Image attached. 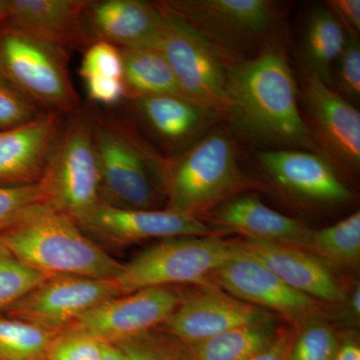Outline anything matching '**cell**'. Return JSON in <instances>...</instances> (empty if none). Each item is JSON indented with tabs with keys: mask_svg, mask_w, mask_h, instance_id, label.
I'll return each mask as SVG.
<instances>
[{
	"mask_svg": "<svg viewBox=\"0 0 360 360\" xmlns=\"http://www.w3.org/2000/svg\"><path fill=\"white\" fill-rule=\"evenodd\" d=\"M229 96L227 116L248 136L321 155L300 115L292 71L276 44L265 45L253 58L229 63Z\"/></svg>",
	"mask_w": 360,
	"mask_h": 360,
	"instance_id": "1",
	"label": "cell"
},
{
	"mask_svg": "<svg viewBox=\"0 0 360 360\" xmlns=\"http://www.w3.org/2000/svg\"><path fill=\"white\" fill-rule=\"evenodd\" d=\"M0 243L22 264L47 276L115 279L123 267L73 220L45 203L33 206L0 234Z\"/></svg>",
	"mask_w": 360,
	"mask_h": 360,
	"instance_id": "2",
	"label": "cell"
},
{
	"mask_svg": "<svg viewBox=\"0 0 360 360\" xmlns=\"http://www.w3.org/2000/svg\"><path fill=\"white\" fill-rule=\"evenodd\" d=\"M253 186L238 162L227 132L215 130L174 160H165V210L200 219L217 205Z\"/></svg>",
	"mask_w": 360,
	"mask_h": 360,
	"instance_id": "3",
	"label": "cell"
},
{
	"mask_svg": "<svg viewBox=\"0 0 360 360\" xmlns=\"http://www.w3.org/2000/svg\"><path fill=\"white\" fill-rule=\"evenodd\" d=\"M89 115L101 169V205L156 210L158 188L163 191L167 160L148 149L130 125L116 116Z\"/></svg>",
	"mask_w": 360,
	"mask_h": 360,
	"instance_id": "4",
	"label": "cell"
},
{
	"mask_svg": "<svg viewBox=\"0 0 360 360\" xmlns=\"http://www.w3.org/2000/svg\"><path fill=\"white\" fill-rule=\"evenodd\" d=\"M66 116L39 184L45 205L82 229L101 205V169L89 111L78 108Z\"/></svg>",
	"mask_w": 360,
	"mask_h": 360,
	"instance_id": "5",
	"label": "cell"
},
{
	"mask_svg": "<svg viewBox=\"0 0 360 360\" xmlns=\"http://www.w3.org/2000/svg\"><path fill=\"white\" fill-rule=\"evenodd\" d=\"M66 52L60 45L0 23V73L40 110L63 115L79 108Z\"/></svg>",
	"mask_w": 360,
	"mask_h": 360,
	"instance_id": "6",
	"label": "cell"
},
{
	"mask_svg": "<svg viewBox=\"0 0 360 360\" xmlns=\"http://www.w3.org/2000/svg\"><path fill=\"white\" fill-rule=\"evenodd\" d=\"M236 250V240L220 236L161 239L123 264L115 281L122 295L148 288L206 284Z\"/></svg>",
	"mask_w": 360,
	"mask_h": 360,
	"instance_id": "7",
	"label": "cell"
},
{
	"mask_svg": "<svg viewBox=\"0 0 360 360\" xmlns=\"http://www.w3.org/2000/svg\"><path fill=\"white\" fill-rule=\"evenodd\" d=\"M165 23L155 49L174 70L184 97L215 115H229V61L179 14L160 2Z\"/></svg>",
	"mask_w": 360,
	"mask_h": 360,
	"instance_id": "8",
	"label": "cell"
},
{
	"mask_svg": "<svg viewBox=\"0 0 360 360\" xmlns=\"http://www.w3.org/2000/svg\"><path fill=\"white\" fill-rule=\"evenodd\" d=\"M229 61L241 51L269 41L276 28V2L269 0H174L163 1Z\"/></svg>",
	"mask_w": 360,
	"mask_h": 360,
	"instance_id": "9",
	"label": "cell"
},
{
	"mask_svg": "<svg viewBox=\"0 0 360 360\" xmlns=\"http://www.w3.org/2000/svg\"><path fill=\"white\" fill-rule=\"evenodd\" d=\"M236 255L215 269L206 284L246 303L276 311L295 326L319 319L323 311L321 302L293 290L255 257L240 250L236 241Z\"/></svg>",
	"mask_w": 360,
	"mask_h": 360,
	"instance_id": "10",
	"label": "cell"
},
{
	"mask_svg": "<svg viewBox=\"0 0 360 360\" xmlns=\"http://www.w3.org/2000/svg\"><path fill=\"white\" fill-rule=\"evenodd\" d=\"M120 295L115 279L58 274L47 276L4 315L56 333L92 307Z\"/></svg>",
	"mask_w": 360,
	"mask_h": 360,
	"instance_id": "11",
	"label": "cell"
},
{
	"mask_svg": "<svg viewBox=\"0 0 360 360\" xmlns=\"http://www.w3.org/2000/svg\"><path fill=\"white\" fill-rule=\"evenodd\" d=\"M303 94L307 127L319 153L340 172L355 175L360 167V113L319 75L307 72Z\"/></svg>",
	"mask_w": 360,
	"mask_h": 360,
	"instance_id": "12",
	"label": "cell"
},
{
	"mask_svg": "<svg viewBox=\"0 0 360 360\" xmlns=\"http://www.w3.org/2000/svg\"><path fill=\"white\" fill-rule=\"evenodd\" d=\"M181 290L160 286L116 296L92 307L68 328L113 345L162 326L179 305Z\"/></svg>",
	"mask_w": 360,
	"mask_h": 360,
	"instance_id": "13",
	"label": "cell"
},
{
	"mask_svg": "<svg viewBox=\"0 0 360 360\" xmlns=\"http://www.w3.org/2000/svg\"><path fill=\"white\" fill-rule=\"evenodd\" d=\"M257 160L270 182L298 202L331 207L354 196L335 167L312 151L274 149L258 153Z\"/></svg>",
	"mask_w": 360,
	"mask_h": 360,
	"instance_id": "14",
	"label": "cell"
},
{
	"mask_svg": "<svg viewBox=\"0 0 360 360\" xmlns=\"http://www.w3.org/2000/svg\"><path fill=\"white\" fill-rule=\"evenodd\" d=\"M271 316L266 310L239 300L217 286L200 284L181 290L179 305L161 328L191 347L229 329Z\"/></svg>",
	"mask_w": 360,
	"mask_h": 360,
	"instance_id": "15",
	"label": "cell"
},
{
	"mask_svg": "<svg viewBox=\"0 0 360 360\" xmlns=\"http://www.w3.org/2000/svg\"><path fill=\"white\" fill-rule=\"evenodd\" d=\"M165 23L160 2L142 0H86L79 27L78 47L97 41L120 49L155 47Z\"/></svg>",
	"mask_w": 360,
	"mask_h": 360,
	"instance_id": "16",
	"label": "cell"
},
{
	"mask_svg": "<svg viewBox=\"0 0 360 360\" xmlns=\"http://www.w3.org/2000/svg\"><path fill=\"white\" fill-rule=\"evenodd\" d=\"M112 245H127L148 239L179 236H224L198 217L179 214L167 210H123L99 205L82 226Z\"/></svg>",
	"mask_w": 360,
	"mask_h": 360,
	"instance_id": "17",
	"label": "cell"
},
{
	"mask_svg": "<svg viewBox=\"0 0 360 360\" xmlns=\"http://www.w3.org/2000/svg\"><path fill=\"white\" fill-rule=\"evenodd\" d=\"M65 117L45 111L32 122L0 130V186L40 181Z\"/></svg>",
	"mask_w": 360,
	"mask_h": 360,
	"instance_id": "18",
	"label": "cell"
},
{
	"mask_svg": "<svg viewBox=\"0 0 360 360\" xmlns=\"http://www.w3.org/2000/svg\"><path fill=\"white\" fill-rule=\"evenodd\" d=\"M222 234L238 233L245 239L304 248L311 229L265 205L252 194H238L200 217Z\"/></svg>",
	"mask_w": 360,
	"mask_h": 360,
	"instance_id": "19",
	"label": "cell"
},
{
	"mask_svg": "<svg viewBox=\"0 0 360 360\" xmlns=\"http://www.w3.org/2000/svg\"><path fill=\"white\" fill-rule=\"evenodd\" d=\"M238 248L293 290L321 303L340 304L347 295L330 265L309 251L276 243L236 239Z\"/></svg>",
	"mask_w": 360,
	"mask_h": 360,
	"instance_id": "20",
	"label": "cell"
},
{
	"mask_svg": "<svg viewBox=\"0 0 360 360\" xmlns=\"http://www.w3.org/2000/svg\"><path fill=\"white\" fill-rule=\"evenodd\" d=\"M86 0H6L2 23L60 45L77 49Z\"/></svg>",
	"mask_w": 360,
	"mask_h": 360,
	"instance_id": "21",
	"label": "cell"
},
{
	"mask_svg": "<svg viewBox=\"0 0 360 360\" xmlns=\"http://www.w3.org/2000/svg\"><path fill=\"white\" fill-rule=\"evenodd\" d=\"M129 101L151 131L170 148L193 141L215 115L180 96H143Z\"/></svg>",
	"mask_w": 360,
	"mask_h": 360,
	"instance_id": "22",
	"label": "cell"
},
{
	"mask_svg": "<svg viewBox=\"0 0 360 360\" xmlns=\"http://www.w3.org/2000/svg\"><path fill=\"white\" fill-rule=\"evenodd\" d=\"M120 52L127 99L158 96L184 97L174 70L158 49L141 47L120 49Z\"/></svg>",
	"mask_w": 360,
	"mask_h": 360,
	"instance_id": "23",
	"label": "cell"
},
{
	"mask_svg": "<svg viewBox=\"0 0 360 360\" xmlns=\"http://www.w3.org/2000/svg\"><path fill=\"white\" fill-rule=\"evenodd\" d=\"M278 331L271 316L187 347L195 360H250L274 342Z\"/></svg>",
	"mask_w": 360,
	"mask_h": 360,
	"instance_id": "24",
	"label": "cell"
},
{
	"mask_svg": "<svg viewBox=\"0 0 360 360\" xmlns=\"http://www.w3.org/2000/svg\"><path fill=\"white\" fill-rule=\"evenodd\" d=\"M347 35L326 7H315L309 13L302 44L307 72H314L331 85L333 68L345 49Z\"/></svg>",
	"mask_w": 360,
	"mask_h": 360,
	"instance_id": "25",
	"label": "cell"
},
{
	"mask_svg": "<svg viewBox=\"0 0 360 360\" xmlns=\"http://www.w3.org/2000/svg\"><path fill=\"white\" fill-rule=\"evenodd\" d=\"M303 250L330 266H356L360 259L359 212L330 226L311 229Z\"/></svg>",
	"mask_w": 360,
	"mask_h": 360,
	"instance_id": "26",
	"label": "cell"
},
{
	"mask_svg": "<svg viewBox=\"0 0 360 360\" xmlns=\"http://www.w3.org/2000/svg\"><path fill=\"white\" fill-rule=\"evenodd\" d=\"M54 335L28 322L1 315L0 360H45Z\"/></svg>",
	"mask_w": 360,
	"mask_h": 360,
	"instance_id": "27",
	"label": "cell"
},
{
	"mask_svg": "<svg viewBox=\"0 0 360 360\" xmlns=\"http://www.w3.org/2000/svg\"><path fill=\"white\" fill-rule=\"evenodd\" d=\"M125 360H195L191 348L160 326L113 345Z\"/></svg>",
	"mask_w": 360,
	"mask_h": 360,
	"instance_id": "28",
	"label": "cell"
},
{
	"mask_svg": "<svg viewBox=\"0 0 360 360\" xmlns=\"http://www.w3.org/2000/svg\"><path fill=\"white\" fill-rule=\"evenodd\" d=\"M46 277L22 264L0 243V316Z\"/></svg>",
	"mask_w": 360,
	"mask_h": 360,
	"instance_id": "29",
	"label": "cell"
},
{
	"mask_svg": "<svg viewBox=\"0 0 360 360\" xmlns=\"http://www.w3.org/2000/svg\"><path fill=\"white\" fill-rule=\"evenodd\" d=\"M340 341L330 324L312 319L295 335L286 360H333Z\"/></svg>",
	"mask_w": 360,
	"mask_h": 360,
	"instance_id": "30",
	"label": "cell"
},
{
	"mask_svg": "<svg viewBox=\"0 0 360 360\" xmlns=\"http://www.w3.org/2000/svg\"><path fill=\"white\" fill-rule=\"evenodd\" d=\"M103 348L94 336L68 328L52 338L45 360H103Z\"/></svg>",
	"mask_w": 360,
	"mask_h": 360,
	"instance_id": "31",
	"label": "cell"
},
{
	"mask_svg": "<svg viewBox=\"0 0 360 360\" xmlns=\"http://www.w3.org/2000/svg\"><path fill=\"white\" fill-rule=\"evenodd\" d=\"M40 203H45V195L39 182L28 186H0V234L18 224L33 206Z\"/></svg>",
	"mask_w": 360,
	"mask_h": 360,
	"instance_id": "32",
	"label": "cell"
},
{
	"mask_svg": "<svg viewBox=\"0 0 360 360\" xmlns=\"http://www.w3.org/2000/svg\"><path fill=\"white\" fill-rule=\"evenodd\" d=\"M44 112L0 73V130L20 127Z\"/></svg>",
	"mask_w": 360,
	"mask_h": 360,
	"instance_id": "33",
	"label": "cell"
},
{
	"mask_svg": "<svg viewBox=\"0 0 360 360\" xmlns=\"http://www.w3.org/2000/svg\"><path fill=\"white\" fill-rule=\"evenodd\" d=\"M79 75L84 79L94 77L122 79L123 65L120 49L103 41L90 44L84 49Z\"/></svg>",
	"mask_w": 360,
	"mask_h": 360,
	"instance_id": "34",
	"label": "cell"
},
{
	"mask_svg": "<svg viewBox=\"0 0 360 360\" xmlns=\"http://www.w3.org/2000/svg\"><path fill=\"white\" fill-rule=\"evenodd\" d=\"M335 82L341 96L359 101L360 97L359 37H347L345 49L336 60Z\"/></svg>",
	"mask_w": 360,
	"mask_h": 360,
	"instance_id": "35",
	"label": "cell"
},
{
	"mask_svg": "<svg viewBox=\"0 0 360 360\" xmlns=\"http://www.w3.org/2000/svg\"><path fill=\"white\" fill-rule=\"evenodd\" d=\"M84 80L87 96L94 103L112 106L127 98L124 84L120 78L94 77Z\"/></svg>",
	"mask_w": 360,
	"mask_h": 360,
	"instance_id": "36",
	"label": "cell"
},
{
	"mask_svg": "<svg viewBox=\"0 0 360 360\" xmlns=\"http://www.w3.org/2000/svg\"><path fill=\"white\" fill-rule=\"evenodd\" d=\"M326 7L340 23L347 37H359V0H329Z\"/></svg>",
	"mask_w": 360,
	"mask_h": 360,
	"instance_id": "37",
	"label": "cell"
},
{
	"mask_svg": "<svg viewBox=\"0 0 360 360\" xmlns=\"http://www.w3.org/2000/svg\"><path fill=\"white\" fill-rule=\"evenodd\" d=\"M295 335L290 329H281L274 342L250 360H286Z\"/></svg>",
	"mask_w": 360,
	"mask_h": 360,
	"instance_id": "38",
	"label": "cell"
},
{
	"mask_svg": "<svg viewBox=\"0 0 360 360\" xmlns=\"http://www.w3.org/2000/svg\"><path fill=\"white\" fill-rule=\"evenodd\" d=\"M333 360H360V345L354 335H345L341 338Z\"/></svg>",
	"mask_w": 360,
	"mask_h": 360,
	"instance_id": "39",
	"label": "cell"
},
{
	"mask_svg": "<svg viewBox=\"0 0 360 360\" xmlns=\"http://www.w3.org/2000/svg\"><path fill=\"white\" fill-rule=\"evenodd\" d=\"M350 314L354 315L355 319H359L360 314V286L357 284L349 298Z\"/></svg>",
	"mask_w": 360,
	"mask_h": 360,
	"instance_id": "40",
	"label": "cell"
},
{
	"mask_svg": "<svg viewBox=\"0 0 360 360\" xmlns=\"http://www.w3.org/2000/svg\"><path fill=\"white\" fill-rule=\"evenodd\" d=\"M103 360H125L120 350L113 345L104 343Z\"/></svg>",
	"mask_w": 360,
	"mask_h": 360,
	"instance_id": "41",
	"label": "cell"
},
{
	"mask_svg": "<svg viewBox=\"0 0 360 360\" xmlns=\"http://www.w3.org/2000/svg\"><path fill=\"white\" fill-rule=\"evenodd\" d=\"M6 0H0V23H1L2 20H4V16H6Z\"/></svg>",
	"mask_w": 360,
	"mask_h": 360,
	"instance_id": "42",
	"label": "cell"
}]
</instances>
